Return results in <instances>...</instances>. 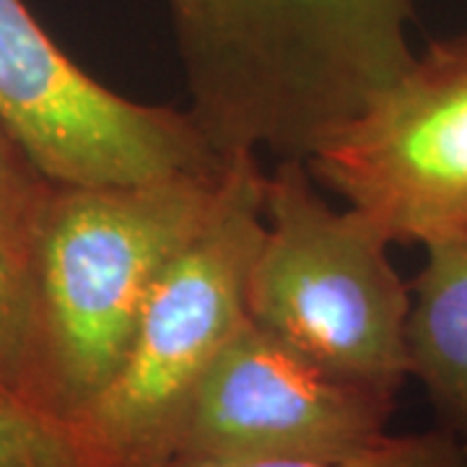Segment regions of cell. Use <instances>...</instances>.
<instances>
[{
  "label": "cell",
  "instance_id": "5",
  "mask_svg": "<svg viewBox=\"0 0 467 467\" xmlns=\"http://www.w3.org/2000/svg\"><path fill=\"white\" fill-rule=\"evenodd\" d=\"M0 125L55 187H119L218 169L187 109L143 104L76 66L24 0H0Z\"/></svg>",
  "mask_w": 467,
  "mask_h": 467
},
{
  "label": "cell",
  "instance_id": "2",
  "mask_svg": "<svg viewBox=\"0 0 467 467\" xmlns=\"http://www.w3.org/2000/svg\"><path fill=\"white\" fill-rule=\"evenodd\" d=\"M229 161L119 187H55L32 250L42 400L78 420L115 377L153 288L221 211Z\"/></svg>",
  "mask_w": 467,
  "mask_h": 467
},
{
  "label": "cell",
  "instance_id": "6",
  "mask_svg": "<svg viewBox=\"0 0 467 467\" xmlns=\"http://www.w3.org/2000/svg\"><path fill=\"white\" fill-rule=\"evenodd\" d=\"M392 242H467V34L429 42L395 84L306 159Z\"/></svg>",
  "mask_w": 467,
  "mask_h": 467
},
{
  "label": "cell",
  "instance_id": "1",
  "mask_svg": "<svg viewBox=\"0 0 467 467\" xmlns=\"http://www.w3.org/2000/svg\"><path fill=\"white\" fill-rule=\"evenodd\" d=\"M190 107L221 159H309L395 84L416 0H169Z\"/></svg>",
  "mask_w": 467,
  "mask_h": 467
},
{
  "label": "cell",
  "instance_id": "3",
  "mask_svg": "<svg viewBox=\"0 0 467 467\" xmlns=\"http://www.w3.org/2000/svg\"><path fill=\"white\" fill-rule=\"evenodd\" d=\"M377 221L319 195L304 159L263 182V234L247 273V319L343 379L400 395L410 284Z\"/></svg>",
  "mask_w": 467,
  "mask_h": 467
},
{
  "label": "cell",
  "instance_id": "8",
  "mask_svg": "<svg viewBox=\"0 0 467 467\" xmlns=\"http://www.w3.org/2000/svg\"><path fill=\"white\" fill-rule=\"evenodd\" d=\"M408 368L441 429L467 441V242L426 250L410 284Z\"/></svg>",
  "mask_w": 467,
  "mask_h": 467
},
{
  "label": "cell",
  "instance_id": "9",
  "mask_svg": "<svg viewBox=\"0 0 467 467\" xmlns=\"http://www.w3.org/2000/svg\"><path fill=\"white\" fill-rule=\"evenodd\" d=\"M0 467H109L81 423L0 389Z\"/></svg>",
  "mask_w": 467,
  "mask_h": 467
},
{
  "label": "cell",
  "instance_id": "4",
  "mask_svg": "<svg viewBox=\"0 0 467 467\" xmlns=\"http://www.w3.org/2000/svg\"><path fill=\"white\" fill-rule=\"evenodd\" d=\"M213 223L153 288L115 377L76 423L109 467H167L218 356L247 322V273L263 234L260 156H234Z\"/></svg>",
  "mask_w": 467,
  "mask_h": 467
},
{
  "label": "cell",
  "instance_id": "7",
  "mask_svg": "<svg viewBox=\"0 0 467 467\" xmlns=\"http://www.w3.org/2000/svg\"><path fill=\"white\" fill-rule=\"evenodd\" d=\"M395 408V395L337 377L247 319L202 379L169 465L348 454L389 434Z\"/></svg>",
  "mask_w": 467,
  "mask_h": 467
},
{
  "label": "cell",
  "instance_id": "12",
  "mask_svg": "<svg viewBox=\"0 0 467 467\" xmlns=\"http://www.w3.org/2000/svg\"><path fill=\"white\" fill-rule=\"evenodd\" d=\"M52 184L0 125V244L32 275V250Z\"/></svg>",
  "mask_w": 467,
  "mask_h": 467
},
{
  "label": "cell",
  "instance_id": "11",
  "mask_svg": "<svg viewBox=\"0 0 467 467\" xmlns=\"http://www.w3.org/2000/svg\"><path fill=\"white\" fill-rule=\"evenodd\" d=\"M169 467H467V441L447 429L387 434L377 444L335 457H265Z\"/></svg>",
  "mask_w": 467,
  "mask_h": 467
},
{
  "label": "cell",
  "instance_id": "10",
  "mask_svg": "<svg viewBox=\"0 0 467 467\" xmlns=\"http://www.w3.org/2000/svg\"><path fill=\"white\" fill-rule=\"evenodd\" d=\"M0 389L47 410L42 400V382H39L32 275L29 270L18 265L3 244H0Z\"/></svg>",
  "mask_w": 467,
  "mask_h": 467
}]
</instances>
